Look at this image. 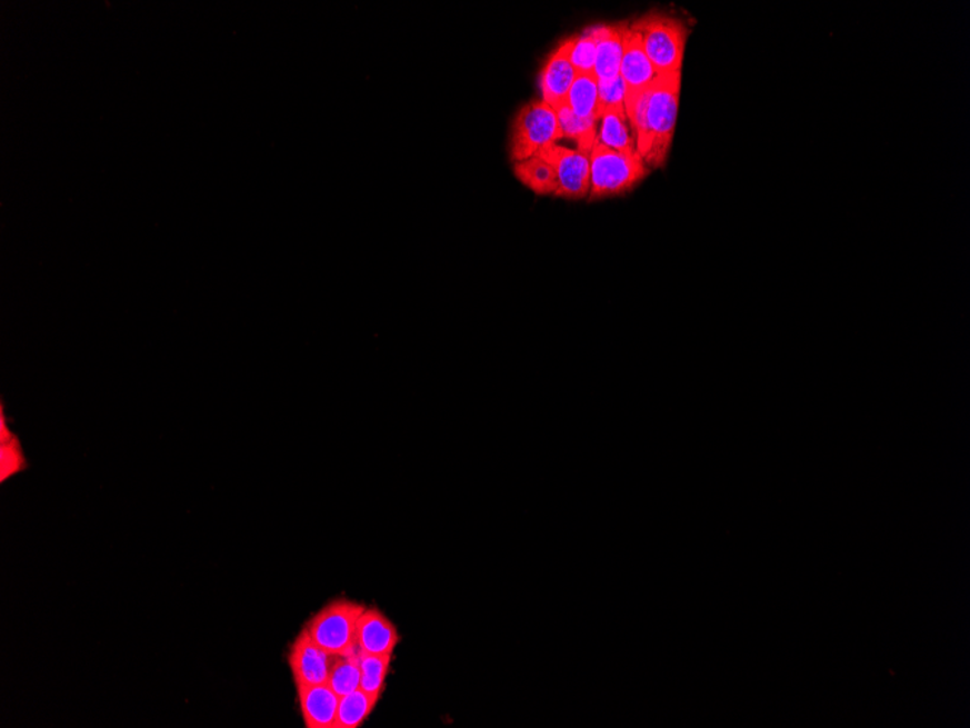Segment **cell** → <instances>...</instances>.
Wrapping results in <instances>:
<instances>
[{"label":"cell","instance_id":"7c38bea8","mask_svg":"<svg viewBox=\"0 0 970 728\" xmlns=\"http://www.w3.org/2000/svg\"><path fill=\"white\" fill-rule=\"evenodd\" d=\"M594 74L599 83L612 82L621 72L623 34L627 26H594Z\"/></svg>","mask_w":970,"mask_h":728},{"label":"cell","instance_id":"8992f818","mask_svg":"<svg viewBox=\"0 0 970 728\" xmlns=\"http://www.w3.org/2000/svg\"><path fill=\"white\" fill-rule=\"evenodd\" d=\"M538 156L556 168L558 189L556 197L577 201L589 198L590 193V153L564 146L553 144Z\"/></svg>","mask_w":970,"mask_h":728},{"label":"cell","instance_id":"7402d4cb","mask_svg":"<svg viewBox=\"0 0 970 728\" xmlns=\"http://www.w3.org/2000/svg\"><path fill=\"white\" fill-rule=\"evenodd\" d=\"M624 99H627V84L621 74L612 82L599 83L600 116L604 111H624Z\"/></svg>","mask_w":970,"mask_h":728},{"label":"cell","instance_id":"d6986e66","mask_svg":"<svg viewBox=\"0 0 970 728\" xmlns=\"http://www.w3.org/2000/svg\"><path fill=\"white\" fill-rule=\"evenodd\" d=\"M361 659V689L377 697H382L386 680L391 669L392 655H369L359 651Z\"/></svg>","mask_w":970,"mask_h":728},{"label":"cell","instance_id":"5b68a950","mask_svg":"<svg viewBox=\"0 0 970 728\" xmlns=\"http://www.w3.org/2000/svg\"><path fill=\"white\" fill-rule=\"evenodd\" d=\"M562 139L557 111L542 99L527 103L516 116L510 156L516 163L531 159Z\"/></svg>","mask_w":970,"mask_h":728},{"label":"cell","instance_id":"277c9868","mask_svg":"<svg viewBox=\"0 0 970 728\" xmlns=\"http://www.w3.org/2000/svg\"><path fill=\"white\" fill-rule=\"evenodd\" d=\"M366 608L354 600H331L307 622L306 630L330 654H352L358 650V624Z\"/></svg>","mask_w":970,"mask_h":728},{"label":"cell","instance_id":"44dd1931","mask_svg":"<svg viewBox=\"0 0 970 728\" xmlns=\"http://www.w3.org/2000/svg\"><path fill=\"white\" fill-rule=\"evenodd\" d=\"M28 467L26 453L17 435L7 441H0V483H4Z\"/></svg>","mask_w":970,"mask_h":728},{"label":"cell","instance_id":"9c48e42d","mask_svg":"<svg viewBox=\"0 0 970 728\" xmlns=\"http://www.w3.org/2000/svg\"><path fill=\"white\" fill-rule=\"evenodd\" d=\"M621 78L627 84V99L636 97L654 82L657 78L656 70L652 68L650 59L643 50L640 34L627 27L623 34V54L621 61Z\"/></svg>","mask_w":970,"mask_h":728},{"label":"cell","instance_id":"9a60e30c","mask_svg":"<svg viewBox=\"0 0 970 728\" xmlns=\"http://www.w3.org/2000/svg\"><path fill=\"white\" fill-rule=\"evenodd\" d=\"M602 120V129L598 132L600 144L606 148L622 151V153H633L637 151L636 137L632 130L629 129L627 112L624 111H604L600 116Z\"/></svg>","mask_w":970,"mask_h":728},{"label":"cell","instance_id":"ffe728a7","mask_svg":"<svg viewBox=\"0 0 970 728\" xmlns=\"http://www.w3.org/2000/svg\"><path fill=\"white\" fill-rule=\"evenodd\" d=\"M570 60L576 73H594L596 36L593 28H587L583 34L571 38Z\"/></svg>","mask_w":970,"mask_h":728},{"label":"cell","instance_id":"7a4b0ae2","mask_svg":"<svg viewBox=\"0 0 970 728\" xmlns=\"http://www.w3.org/2000/svg\"><path fill=\"white\" fill-rule=\"evenodd\" d=\"M648 174L640 153H622L596 141L590 153L589 201L622 196L636 188Z\"/></svg>","mask_w":970,"mask_h":728},{"label":"cell","instance_id":"2e32d148","mask_svg":"<svg viewBox=\"0 0 970 728\" xmlns=\"http://www.w3.org/2000/svg\"><path fill=\"white\" fill-rule=\"evenodd\" d=\"M381 697L362 691H357L340 697L338 721L336 728H358L363 725L376 710Z\"/></svg>","mask_w":970,"mask_h":728},{"label":"cell","instance_id":"6da1fadb","mask_svg":"<svg viewBox=\"0 0 970 728\" xmlns=\"http://www.w3.org/2000/svg\"><path fill=\"white\" fill-rule=\"evenodd\" d=\"M681 89V73L657 76L654 82L624 102L637 151L648 168H661L670 153Z\"/></svg>","mask_w":970,"mask_h":728},{"label":"cell","instance_id":"5bb4252c","mask_svg":"<svg viewBox=\"0 0 970 728\" xmlns=\"http://www.w3.org/2000/svg\"><path fill=\"white\" fill-rule=\"evenodd\" d=\"M514 174L524 187L539 196H556L558 178L556 168L541 156L514 163Z\"/></svg>","mask_w":970,"mask_h":728},{"label":"cell","instance_id":"3957f363","mask_svg":"<svg viewBox=\"0 0 970 728\" xmlns=\"http://www.w3.org/2000/svg\"><path fill=\"white\" fill-rule=\"evenodd\" d=\"M629 28L640 34L657 74L681 73L688 41V28L681 19L667 13H648Z\"/></svg>","mask_w":970,"mask_h":728},{"label":"cell","instance_id":"30bf717a","mask_svg":"<svg viewBox=\"0 0 970 728\" xmlns=\"http://www.w3.org/2000/svg\"><path fill=\"white\" fill-rule=\"evenodd\" d=\"M401 637L396 624L380 609L366 608L358 624V650L369 655H394Z\"/></svg>","mask_w":970,"mask_h":728},{"label":"cell","instance_id":"ac0fdd59","mask_svg":"<svg viewBox=\"0 0 970 728\" xmlns=\"http://www.w3.org/2000/svg\"><path fill=\"white\" fill-rule=\"evenodd\" d=\"M556 111L558 121H560L562 139L567 137V139L576 140L580 150L591 153L596 139H598V132H596L598 121L584 120V118L577 117L571 108L567 106V102L564 106L557 108Z\"/></svg>","mask_w":970,"mask_h":728},{"label":"cell","instance_id":"e0dca14e","mask_svg":"<svg viewBox=\"0 0 970 728\" xmlns=\"http://www.w3.org/2000/svg\"><path fill=\"white\" fill-rule=\"evenodd\" d=\"M361 679L362 670L359 650H354L352 654L336 655L328 684L339 697H344V695L361 688Z\"/></svg>","mask_w":970,"mask_h":728},{"label":"cell","instance_id":"52a82bcc","mask_svg":"<svg viewBox=\"0 0 970 728\" xmlns=\"http://www.w3.org/2000/svg\"><path fill=\"white\" fill-rule=\"evenodd\" d=\"M334 659L336 655L317 645L304 628L293 640L288 655V665L296 687L328 684Z\"/></svg>","mask_w":970,"mask_h":728},{"label":"cell","instance_id":"4fadbf2b","mask_svg":"<svg viewBox=\"0 0 970 728\" xmlns=\"http://www.w3.org/2000/svg\"><path fill=\"white\" fill-rule=\"evenodd\" d=\"M567 106L577 117L600 121L599 82L594 73H577L568 92Z\"/></svg>","mask_w":970,"mask_h":728},{"label":"cell","instance_id":"ba28073f","mask_svg":"<svg viewBox=\"0 0 970 728\" xmlns=\"http://www.w3.org/2000/svg\"><path fill=\"white\" fill-rule=\"evenodd\" d=\"M571 38L561 42L560 47L548 57L543 64L541 76H539V88H541L542 101L553 110L564 106L567 102L568 92L576 79V70L572 68L570 60Z\"/></svg>","mask_w":970,"mask_h":728},{"label":"cell","instance_id":"8fae6325","mask_svg":"<svg viewBox=\"0 0 970 728\" xmlns=\"http://www.w3.org/2000/svg\"><path fill=\"white\" fill-rule=\"evenodd\" d=\"M297 695L307 728H336L340 697L329 684L297 687Z\"/></svg>","mask_w":970,"mask_h":728}]
</instances>
